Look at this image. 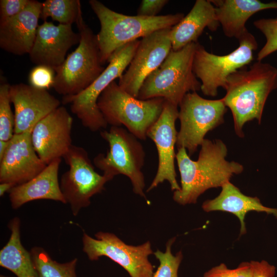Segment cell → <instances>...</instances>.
Segmentation results:
<instances>
[{"label":"cell","instance_id":"6da1fadb","mask_svg":"<svg viewBox=\"0 0 277 277\" xmlns=\"http://www.w3.org/2000/svg\"><path fill=\"white\" fill-rule=\"evenodd\" d=\"M196 161L190 158L184 148L177 149L175 159L181 176V188L173 192V199L182 205L195 204L209 189L221 187L234 174L242 173L241 164L226 160L227 148L221 140L205 139Z\"/></svg>","mask_w":277,"mask_h":277},{"label":"cell","instance_id":"7a4b0ae2","mask_svg":"<svg viewBox=\"0 0 277 277\" xmlns=\"http://www.w3.org/2000/svg\"><path fill=\"white\" fill-rule=\"evenodd\" d=\"M277 88V68L269 63L256 61L249 69L242 68L227 80L223 97L232 113L236 134L243 137L244 125L253 120L260 124L265 103Z\"/></svg>","mask_w":277,"mask_h":277},{"label":"cell","instance_id":"3957f363","mask_svg":"<svg viewBox=\"0 0 277 277\" xmlns=\"http://www.w3.org/2000/svg\"><path fill=\"white\" fill-rule=\"evenodd\" d=\"M89 4L100 23L96 34L103 65L114 53L131 42L161 29L172 28L184 17L182 13L146 17L116 12L97 0Z\"/></svg>","mask_w":277,"mask_h":277},{"label":"cell","instance_id":"277c9868","mask_svg":"<svg viewBox=\"0 0 277 277\" xmlns=\"http://www.w3.org/2000/svg\"><path fill=\"white\" fill-rule=\"evenodd\" d=\"M196 43L177 51L171 49L161 65L145 80L137 98L161 97L178 107L186 94L201 90V83L193 71Z\"/></svg>","mask_w":277,"mask_h":277},{"label":"cell","instance_id":"5b68a950","mask_svg":"<svg viewBox=\"0 0 277 277\" xmlns=\"http://www.w3.org/2000/svg\"><path fill=\"white\" fill-rule=\"evenodd\" d=\"M165 102L161 97L139 100L114 81L101 93L97 104L108 125H123L138 140H145L148 130L161 114Z\"/></svg>","mask_w":277,"mask_h":277},{"label":"cell","instance_id":"8992f818","mask_svg":"<svg viewBox=\"0 0 277 277\" xmlns=\"http://www.w3.org/2000/svg\"><path fill=\"white\" fill-rule=\"evenodd\" d=\"M76 24L80 35L77 47L64 63L54 69L52 88L59 94L72 96L85 90L102 73V64L96 34L85 23L82 14Z\"/></svg>","mask_w":277,"mask_h":277},{"label":"cell","instance_id":"52a82bcc","mask_svg":"<svg viewBox=\"0 0 277 277\" xmlns=\"http://www.w3.org/2000/svg\"><path fill=\"white\" fill-rule=\"evenodd\" d=\"M100 135L108 143L109 149L106 154L100 153L94 158V166L111 180L119 174L127 176L133 192L146 199L142 171L146 154L138 139L127 129L118 126L102 130Z\"/></svg>","mask_w":277,"mask_h":277},{"label":"cell","instance_id":"ba28073f","mask_svg":"<svg viewBox=\"0 0 277 277\" xmlns=\"http://www.w3.org/2000/svg\"><path fill=\"white\" fill-rule=\"evenodd\" d=\"M140 40L131 42L116 50L108 61L105 70L85 90L78 94L63 97V104H69L73 114L84 127L92 132L106 129L108 124L97 106V100L105 88L119 78L129 65Z\"/></svg>","mask_w":277,"mask_h":277},{"label":"cell","instance_id":"9c48e42d","mask_svg":"<svg viewBox=\"0 0 277 277\" xmlns=\"http://www.w3.org/2000/svg\"><path fill=\"white\" fill-rule=\"evenodd\" d=\"M238 41L239 46L224 55L210 53L196 43L193 71L201 81V90L204 95L215 96L220 87L226 89L227 78L231 74L253 60V51L258 47L254 36L248 31Z\"/></svg>","mask_w":277,"mask_h":277},{"label":"cell","instance_id":"30bf717a","mask_svg":"<svg viewBox=\"0 0 277 277\" xmlns=\"http://www.w3.org/2000/svg\"><path fill=\"white\" fill-rule=\"evenodd\" d=\"M180 128L176 146L184 148L189 156L201 146L209 131L224 122L227 109L223 99L208 100L196 92L185 95L179 105Z\"/></svg>","mask_w":277,"mask_h":277},{"label":"cell","instance_id":"8fae6325","mask_svg":"<svg viewBox=\"0 0 277 277\" xmlns=\"http://www.w3.org/2000/svg\"><path fill=\"white\" fill-rule=\"evenodd\" d=\"M63 158L69 168L61 176L60 188L72 214L76 216L82 208L90 205V199L104 190L105 185L111 180L95 171L87 151L82 147L72 145Z\"/></svg>","mask_w":277,"mask_h":277},{"label":"cell","instance_id":"7c38bea8","mask_svg":"<svg viewBox=\"0 0 277 277\" xmlns=\"http://www.w3.org/2000/svg\"><path fill=\"white\" fill-rule=\"evenodd\" d=\"M95 238L83 233V250L89 260L96 261L105 256L124 268L130 277H153V267L148 260L153 253L150 242L129 245L114 234L102 231L96 233Z\"/></svg>","mask_w":277,"mask_h":277},{"label":"cell","instance_id":"4fadbf2b","mask_svg":"<svg viewBox=\"0 0 277 277\" xmlns=\"http://www.w3.org/2000/svg\"><path fill=\"white\" fill-rule=\"evenodd\" d=\"M171 28L157 30L142 38L128 68L118 78V85L137 98L146 77L164 62L172 49Z\"/></svg>","mask_w":277,"mask_h":277},{"label":"cell","instance_id":"5bb4252c","mask_svg":"<svg viewBox=\"0 0 277 277\" xmlns=\"http://www.w3.org/2000/svg\"><path fill=\"white\" fill-rule=\"evenodd\" d=\"M179 116L177 106L165 101L163 111L156 122L149 128L147 136L155 144L158 154V166L155 177L147 190L149 192L167 181L172 191L179 190L174 160L175 145L178 132L175 122Z\"/></svg>","mask_w":277,"mask_h":277},{"label":"cell","instance_id":"9a60e30c","mask_svg":"<svg viewBox=\"0 0 277 277\" xmlns=\"http://www.w3.org/2000/svg\"><path fill=\"white\" fill-rule=\"evenodd\" d=\"M73 120L67 109L60 106L38 122L32 130L33 148L46 165L63 157L71 146Z\"/></svg>","mask_w":277,"mask_h":277},{"label":"cell","instance_id":"2e32d148","mask_svg":"<svg viewBox=\"0 0 277 277\" xmlns=\"http://www.w3.org/2000/svg\"><path fill=\"white\" fill-rule=\"evenodd\" d=\"M9 97L14 107V134L32 130L38 122L61 106V102L47 90L24 83L10 85Z\"/></svg>","mask_w":277,"mask_h":277},{"label":"cell","instance_id":"e0dca14e","mask_svg":"<svg viewBox=\"0 0 277 277\" xmlns=\"http://www.w3.org/2000/svg\"><path fill=\"white\" fill-rule=\"evenodd\" d=\"M32 130L14 134L0 160V183L15 186L34 177L46 167L35 152L31 141Z\"/></svg>","mask_w":277,"mask_h":277},{"label":"cell","instance_id":"ac0fdd59","mask_svg":"<svg viewBox=\"0 0 277 277\" xmlns=\"http://www.w3.org/2000/svg\"><path fill=\"white\" fill-rule=\"evenodd\" d=\"M80 35L75 32L71 25L45 21L38 25L30 61L36 66L43 65L53 69L61 66L66 59L68 50L79 43Z\"/></svg>","mask_w":277,"mask_h":277},{"label":"cell","instance_id":"d6986e66","mask_svg":"<svg viewBox=\"0 0 277 277\" xmlns=\"http://www.w3.org/2000/svg\"><path fill=\"white\" fill-rule=\"evenodd\" d=\"M42 3L30 0L17 15L0 22V47L10 53L29 54L34 44Z\"/></svg>","mask_w":277,"mask_h":277},{"label":"cell","instance_id":"ffe728a7","mask_svg":"<svg viewBox=\"0 0 277 277\" xmlns=\"http://www.w3.org/2000/svg\"><path fill=\"white\" fill-rule=\"evenodd\" d=\"M62 159H56L31 180L13 187L9 197L13 209L37 200H50L66 204L58 181V170Z\"/></svg>","mask_w":277,"mask_h":277},{"label":"cell","instance_id":"44dd1931","mask_svg":"<svg viewBox=\"0 0 277 277\" xmlns=\"http://www.w3.org/2000/svg\"><path fill=\"white\" fill-rule=\"evenodd\" d=\"M210 1L196 0L190 12L170 30L172 49L179 50L197 39L204 29L215 31L220 26Z\"/></svg>","mask_w":277,"mask_h":277},{"label":"cell","instance_id":"7402d4cb","mask_svg":"<svg viewBox=\"0 0 277 277\" xmlns=\"http://www.w3.org/2000/svg\"><path fill=\"white\" fill-rule=\"evenodd\" d=\"M217 19L228 37L239 39L248 30V19L255 13L266 9H277V2L264 3L259 0H213Z\"/></svg>","mask_w":277,"mask_h":277},{"label":"cell","instance_id":"603a6c76","mask_svg":"<svg viewBox=\"0 0 277 277\" xmlns=\"http://www.w3.org/2000/svg\"><path fill=\"white\" fill-rule=\"evenodd\" d=\"M221 188L220 193L216 197L203 203L202 209L207 212L221 211L235 215L240 222V235L246 233L245 219L250 211L264 212L273 214L277 218V209L264 206L256 196L245 195L230 181Z\"/></svg>","mask_w":277,"mask_h":277},{"label":"cell","instance_id":"cb8c5ba5","mask_svg":"<svg viewBox=\"0 0 277 277\" xmlns=\"http://www.w3.org/2000/svg\"><path fill=\"white\" fill-rule=\"evenodd\" d=\"M20 225L17 217L13 218L8 225L11 234L8 242L0 251V266L17 277H38L31 254L22 244Z\"/></svg>","mask_w":277,"mask_h":277},{"label":"cell","instance_id":"d4e9b609","mask_svg":"<svg viewBox=\"0 0 277 277\" xmlns=\"http://www.w3.org/2000/svg\"><path fill=\"white\" fill-rule=\"evenodd\" d=\"M38 277H77V259L65 263L53 260L42 247L35 246L30 251Z\"/></svg>","mask_w":277,"mask_h":277},{"label":"cell","instance_id":"484cf974","mask_svg":"<svg viewBox=\"0 0 277 277\" xmlns=\"http://www.w3.org/2000/svg\"><path fill=\"white\" fill-rule=\"evenodd\" d=\"M82 14L79 0H46L42 3L40 18L45 22L51 17L60 24L72 25Z\"/></svg>","mask_w":277,"mask_h":277},{"label":"cell","instance_id":"4316f807","mask_svg":"<svg viewBox=\"0 0 277 277\" xmlns=\"http://www.w3.org/2000/svg\"><path fill=\"white\" fill-rule=\"evenodd\" d=\"M10 85L6 82L0 85V140L9 141L14 135V114L9 97Z\"/></svg>","mask_w":277,"mask_h":277},{"label":"cell","instance_id":"83f0119b","mask_svg":"<svg viewBox=\"0 0 277 277\" xmlns=\"http://www.w3.org/2000/svg\"><path fill=\"white\" fill-rule=\"evenodd\" d=\"M175 239L174 237L168 241L165 252L159 250L154 252L160 265L154 272L153 277H178V270L183 259V254L181 251L175 255L172 253L171 247Z\"/></svg>","mask_w":277,"mask_h":277},{"label":"cell","instance_id":"f1b7e54d","mask_svg":"<svg viewBox=\"0 0 277 277\" xmlns=\"http://www.w3.org/2000/svg\"><path fill=\"white\" fill-rule=\"evenodd\" d=\"M253 25L266 38L265 44L257 54V61H262L277 51V17L259 19L253 22Z\"/></svg>","mask_w":277,"mask_h":277},{"label":"cell","instance_id":"f546056e","mask_svg":"<svg viewBox=\"0 0 277 277\" xmlns=\"http://www.w3.org/2000/svg\"><path fill=\"white\" fill-rule=\"evenodd\" d=\"M200 277H252V269L250 262L241 263L234 269H229L225 264L221 263Z\"/></svg>","mask_w":277,"mask_h":277},{"label":"cell","instance_id":"4dcf8cb0","mask_svg":"<svg viewBox=\"0 0 277 277\" xmlns=\"http://www.w3.org/2000/svg\"><path fill=\"white\" fill-rule=\"evenodd\" d=\"M55 77L54 69L50 67L38 65L34 67L29 75L30 85L39 89L47 90L52 87Z\"/></svg>","mask_w":277,"mask_h":277},{"label":"cell","instance_id":"1f68e13d","mask_svg":"<svg viewBox=\"0 0 277 277\" xmlns=\"http://www.w3.org/2000/svg\"><path fill=\"white\" fill-rule=\"evenodd\" d=\"M30 0H1L0 22L11 18L22 12Z\"/></svg>","mask_w":277,"mask_h":277},{"label":"cell","instance_id":"d6a6232c","mask_svg":"<svg viewBox=\"0 0 277 277\" xmlns=\"http://www.w3.org/2000/svg\"><path fill=\"white\" fill-rule=\"evenodd\" d=\"M168 2V0H143L137 9V15L146 17L157 16Z\"/></svg>","mask_w":277,"mask_h":277},{"label":"cell","instance_id":"836d02e7","mask_svg":"<svg viewBox=\"0 0 277 277\" xmlns=\"http://www.w3.org/2000/svg\"><path fill=\"white\" fill-rule=\"evenodd\" d=\"M252 277H274L276 268L265 261L261 262L251 261Z\"/></svg>","mask_w":277,"mask_h":277},{"label":"cell","instance_id":"e575fe53","mask_svg":"<svg viewBox=\"0 0 277 277\" xmlns=\"http://www.w3.org/2000/svg\"><path fill=\"white\" fill-rule=\"evenodd\" d=\"M15 186L14 184L8 183L3 182L0 184V196H3L5 193L9 192L13 187Z\"/></svg>","mask_w":277,"mask_h":277},{"label":"cell","instance_id":"d590c367","mask_svg":"<svg viewBox=\"0 0 277 277\" xmlns=\"http://www.w3.org/2000/svg\"><path fill=\"white\" fill-rule=\"evenodd\" d=\"M9 141L0 140V160L4 155L8 147Z\"/></svg>","mask_w":277,"mask_h":277},{"label":"cell","instance_id":"8d00e7d4","mask_svg":"<svg viewBox=\"0 0 277 277\" xmlns=\"http://www.w3.org/2000/svg\"><path fill=\"white\" fill-rule=\"evenodd\" d=\"M0 277H9V276H5V275H4L1 274V275H0Z\"/></svg>","mask_w":277,"mask_h":277}]
</instances>
